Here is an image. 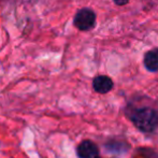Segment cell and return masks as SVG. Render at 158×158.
I'll use <instances>...</instances> for the list:
<instances>
[{"label":"cell","instance_id":"1","mask_svg":"<svg viewBox=\"0 0 158 158\" xmlns=\"http://www.w3.org/2000/svg\"><path fill=\"white\" fill-rule=\"evenodd\" d=\"M131 122L143 132H152L158 126V114L154 109L140 108L133 111L130 116Z\"/></svg>","mask_w":158,"mask_h":158},{"label":"cell","instance_id":"2","mask_svg":"<svg viewBox=\"0 0 158 158\" xmlns=\"http://www.w3.org/2000/svg\"><path fill=\"white\" fill-rule=\"evenodd\" d=\"M73 24L81 31H87L93 29L96 24V13L89 8L81 9L74 15Z\"/></svg>","mask_w":158,"mask_h":158},{"label":"cell","instance_id":"3","mask_svg":"<svg viewBox=\"0 0 158 158\" xmlns=\"http://www.w3.org/2000/svg\"><path fill=\"white\" fill-rule=\"evenodd\" d=\"M98 146L89 140L82 141L77 148V154L80 158H95L98 156Z\"/></svg>","mask_w":158,"mask_h":158},{"label":"cell","instance_id":"7","mask_svg":"<svg viewBox=\"0 0 158 158\" xmlns=\"http://www.w3.org/2000/svg\"><path fill=\"white\" fill-rule=\"evenodd\" d=\"M95 158H100V157H98V156H96V157H95Z\"/></svg>","mask_w":158,"mask_h":158},{"label":"cell","instance_id":"5","mask_svg":"<svg viewBox=\"0 0 158 158\" xmlns=\"http://www.w3.org/2000/svg\"><path fill=\"white\" fill-rule=\"evenodd\" d=\"M144 66L148 71L158 70V48H154L144 55Z\"/></svg>","mask_w":158,"mask_h":158},{"label":"cell","instance_id":"4","mask_svg":"<svg viewBox=\"0 0 158 158\" xmlns=\"http://www.w3.org/2000/svg\"><path fill=\"white\" fill-rule=\"evenodd\" d=\"M113 81L106 75H98L93 81V87L95 92L99 94H106L113 88Z\"/></svg>","mask_w":158,"mask_h":158},{"label":"cell","instance_id":"6","mask_svg":"<svg viewBox=\"0 0 158 158\" xmlns=\"http://www.w3.org/2000/svg\"><path fill=\"white\" fill-rule=\"evenodd\" d=\"M114 1L115 4H117V6H125L129 2V0H113Z\"/></svg>","mask_w":158,"mask_h":158}]
</instances>
